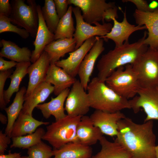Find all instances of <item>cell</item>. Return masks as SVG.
<instances>
[{
    "instance_id": "27",
    "label": "cell",
    "mask_w": 158,
    "mask_h": 158,
    "mask_svg": "<svg viewBox=\"0 0 158 158\" xmlns=\"http://www.w3.org/2000/svg\"><path fill=\"white\" fill-rule=\"evenodd\" d=\"M100 151L91 158H131L130 154L123 146L114 141L111 142L103 136L99 141Z\"/></svg>"
},
{
    "instance_id": "17",
    "label": "cell",
    "mask_w": 158,
    "mask_h": 158,
    "mask_svg": "<svg viewBox=\"0 0 158 158\" xmlns=\"http://www.w3.org/2000/svg\"><path fill=\"white\" fill-rule=\"evenodd\" d=\"M50 64L47 53L44 51L40 58L28 68L29 80L24 99L28 96L33 90L45 82Z\"/></svg>"
},
{
    "instance_id": "21",
    "label": "cell",
    "mask_w": 158,
    "mask_h": 158,
    "mask_svg": "<svg viewBox=\"0 0 158 158\" xmlns=\"http://www.w3.org/2000/svg\"><path fill=\"white\" fill-rule=\"evenodd\" d=\"M70 89L67 88L55 98L51 97L49 102L37 105L36 108L40 110L44 118L48 119L51 115L58 121L66 116L64 105Z\"/></svg>"
},
{
    "instance_id": "36",
    "label": "cell",
    "mask_w": 158,
    "mask_h": 158,
    "mask_svg": "<svg viewBox=\"0 0 158 158\" xmlns=\"http://www.w3.org/2000/svg\"><path fill=\"white\" fill-rule=\"evenodd\" d=\"M54 1L57 13L60 19L68 10L69 4L68 0H54Z\"/></svg>"
},
{
    "instance_id": "24",
    "label": "cell",
    "mask_w": 158,
    "mask_h": 158,
    "mask_svg": "<svg viewBox=\"0 0 158 158\" xmlns=\"http://www.w3.org/2000/svg\"><path fill=\"white\" fill-rule=\"evenodd\" d=\"M53 151V158H91L93 152L90 146L79 142L68 143Z\"/></svg>"
},
{
    "instance_id": "11",
    "label": "cell",
    "mask_w": 158,
    "mask_h": 158,
    "mask_svg": "<svg viewBox=\"0 0 158 158\" xmlns=\"http://www.w3.org/2000/svg\"><path fill=\"white\" fill-rule=\"evenodd\" d=\"M90 108L88 94L80 81L77 80L72 85L66 99L65 110L68 115L83 116L88 112Z\"/></svg>"
},
{
    "instance_id": "23",
    "label": "cell",
    "mask_w": 158,
    "mask_h": 158,
    "mask_svg": "<svg viewBox=\"0 0 158 158\" xmlns=\"http://www.w3.org/2000/svg\"><path fill=\"white\" fill-rule=\"evenodd\" d=\"M76 44L73 38L60 39L47 45L44 51L47 54L50 64H55L66 54L75 50Z\"/></svg>"
},
{
    "instance_id": "43",
    "label": "cell",
    "mask_w": 158,
    "mask_h": 158,
    "mask_svg": "<svg viewBox=\"0 0 158 158\" xmlns=\"http://www.w3.org/2000/svg\"><path fill=\"white\" fill-rule=\"evenodd\" d=\"M150 9L152 11L158 9V2L156 1H152L148 4Z\"/></svg>"
},
{
    "instance_id": "39",
    "label": "cell",
    "mask_w": 158,
    "mask_h": 158,
    "mask_svg": "<svg viewBox=\"0 0 158 158\" xmlns=\"http://www.w3.org/2000/svg\"><path fill=\"white\" fill-rule=\"evenodd\" d=\"M10 138L5 133H3L2 130L0 131V155L4 154L8 145L11 142Z\"/></svg>"
},
{
    "instance_id": "32",
    "label": "cell",
    "mask_w": 158,
    "mask_h": 158,
    "mask_svg": "<svg viewBox=\"0 0 158 158\" xmlns=\"http://www.w3.org/2000/svg\"><path fill=\"white\" fill-rule=\"evenodd\" d=\"M41 10L43 18L48 28L54 34L60 19L57 13L54 0H45Z\"/></svg>"
},
{
    "instance_id": "28",
    "label": "cell",
    "mask_w": 158,
    "mask_h": 158,
    "mask_svg": "<svg viewBox=\"0 0 158 158\" xmlns=\"http://www.w3.org/2000/svg\"><path fill=\"white\" fill-rule=\"evenodd\" d=\"M27 91L25 86L22 87L16 93L12 103L4 110L7 114L8 122L5 133L11 138L13 125L23 107L24 96Z\"/></svg>"
},
{
    "instance_id": "38",
    "label": "cell",
    "mask_w": 158,
    "mask_h": 158,
    "mask_svg": "<svg viewBox=\"0 0 158 158\" xmlns=\"http://www.w3.org/2000/svg\"><path fill=\"white\" fill-rule=\"evenodd\" d=\"M12 10L11 4L9 0H0V15L9 17Z\"/></svg>"
},
{
    "instance_id": "34",
    "label": "cell",
    "mask_w": 158,
    "mask_h": 158,
    "mask_svg": "<svg viewBox=\"0 0 158 158\" xmlns=\"http://www.w3.org/2000/svg\"><path fill=\"white\" fill-rule=\"evenodd\" d=\"M9 17L0 15V33L5 32H12L18 35L22 38L27 39L30 35L24 29H21L11 23Z\"/></svg>"
},
{
    "instance_id": "5",
    "label": "cell",
    "mask_w": 158,
    "mask_h": 158,
    "mask_svg": "<svg viewBox=\"0 0 158 158\" xmlns=\"http://www.w3.org/2000/svg\"><path fill=\"white\" fill-rule=\"evenodd\" d=\"M109 87L118 95L128 99L137 95L141 88L137 75L132 65L117 68L106 79Z\"/></svg>"
},
{
    "instance_id": "29",
    "label": "cell",
    "mask_w": 158,
    "mask_h": 158,
    "mask_svg": "<svg viewBox=\"0 0 158 158\" xmlns=\"http://www.w3.org/2000/svg\"><path fill=\"white\" fill-rule=\"evenodd\" d=\"M31 64L30 61L17 63L15 70L9 77L11 79L9 86L4 91V97L6 104L9 102L13 94L19 90L20 83L24 77L28 74V68Z\"/></svg>"
},
{
    "instance_id": "2",
    "label": "cell",
    "mask_w": 158,
    "mask_h": 158,
    "mask_svg": "<svg viewBox=\"0 0 158 158\" xmlns=\"http://www.w3.org/2000/svg\"><path fill=\"white\" fill-rule=\"evenodd\" d=\"M147 36V32L145 31L143 37L137 42L131 44L124 42L102 55L97 66L98 78L105 82L106 78L117 68L135 64L148 47L144 43Z\"/></svg>"
},
{
    "instance_id": "37",
    "label": "cell",
    "mask_w": 158,
    "mask_h": 158,
    "mask_svg": "<svg viewBox=\"0 0 158 158\" xmlns=\"http://www.w3.org/2000/svg\"><path fill=\"white\" fill-rule=\"evenodd\" d=\"M123 2H130L134 4L137 9L143 12H152L149 8L147 1L144 0H123Z\"/></svg>"
},
{
    "instance_id": "35",
    "label": "cell",
    "mask_w": 158,
    "mask_h": 158,
    "mask_svg": "<svg viewBox=\"0 0 158 158\" xmlns=\"http://www.w3.org/2000/svg\"><path fill=\"white\" fill-rule=\"evenodd\" d=\"M13 72L11 69L0 72V108L1 110L6 108V104L4 97V87L7 78H9Z\"/></svg>"
},
{
    "instance_id": "33",
    "label": "cell",
    "mask_w": 158,
    "mask_h": 158,
    "mask_svg": "<svg viewBox=\"0 0 158 158\" xmlns=\"http://www.w3.org/2000/svg\"><path fill=\"white\" fill-rule=\"evenodd\" d=\"M28 149L30 158H51L54 155L52 148L42 141Z\"/></svg>"
},
{
    "instance_id": "18",
    "label": "cell",
    "mask_w": 158,
    "mask_h": 158,
    "mask_svg": "<svg viewBox=\"0 0 158 158\" xmlns=\"http://www.w3.org/2000/svg\"><path fill=\"white\" fill-rule=\"evenodd\" d=\"M37 10L39 24L35 40L33 43L35 49L32 51L30 62L34 63L40 57L46 47L55 40L54 34L48 28L43 18L41 6L37 5Z\"/></svg>"
},
{
    "instance_id": "3",
    "label": "cell",
    "mask_w": 158,
    "mask_h": 158,
    "mask_svg": "<svg viewBox=\"0 0 158 158\" xmlns=\"http://www.w3.org/2000/svg\"><path fill=\"white\" fill-rule=\"evenodd\" d=\"M86 90L90 107L95 110L114 113L131 109L128 99L118 95L97 77L92 79Z\"/></svg>"
},
{
    "instance_id": "14",
    "label": "cell",
    "mask_w": 158,
    "mask_h": 158,
    "mask_svg": "<svg viewBox=\"0 0 158 158\" xmlns=\"http://www.w3.org/2000/svg\"><path fill=\"white\" fill-rule=\"evenodd\" d=\"M133 16L137 25H145L148 30L145 44L151 48L158 49V9L152 12L136 9Z\"/></svg>"
},
{
    "instance_id": "42",
    "label": "cell",
    "mask_w": 158,
    "mask_h": 158,
    "mask_svg": "<svg viewBox=\"0 0 158 158\" xmlns=\"http://www.w3.org/2000/svg\"><path fill=\"white\" fill-rule=\"evenodd\" d=\"M21 157L20 153L16 152L13 153L9 152L7 154L0 155V158H20Z\"/></svg>"
},
{
    "instance_id": "46",
    "label": "cell",
    "mask_w": 158,
    "mask_h": 158,
    "mask_svg": "<svg viewBox=\"0 0 158 158\" xmlns=\"http://www.w3.org/2000/svg\"><path fill=\"white\" fill-rule=\"evenodd\" d=\"M20 158H30L28 156H23L21 157Z\"/></svg>"
},
{
    "instance_id": "19",
    "label": "cell",
    "mask_w": 158,
    "mask_h": 158,
    "mask_svg": "<svg viewBox=\"0 0 158 158\" xmlns=\"http://www.w3.org/2000/svg\"><path fill=\"white\" fill-rule=\"evenodd\" d=\"M77 80L68 74L55 64H50L45 82L54 85V93L58 96L67 88H69Z\"/></svg>"
},
{
    "instance_id": "45",
    "label": "cell",
    "mask_w": 158,
    "mask_h": 158,
    "mask_svg": "<svg viewBox=\"0 0 158 158\" xmlns=\"http://www.w3.org/2000/svg\"><path fill=\"white\" fill-rule=\"evenodd\" d=\"M155 153L156 158H158V145L156 146L155 147Z\"/></svg>"
},
{
    "instance_id": "25",
    "label": "cell",
    "mask_w": 158,
    "mask_h": 158,
    "mask_svg": "<svg viewBox=\"0 0 158 158\" xmlns=\"http://www.w3.org/2000/svg\"><path fill=\"white\" fill-rule=\"evenodd\" d=\"M49 122L37 120L32 116L23 113L21 111L15 122L12 130L11 138L23 136L34 133L42 125H47Z\"/></svg>"
},
{
    "instance_id": "44",
    "label": "cell",
    "mask_w": 158,
    "mask_h": 158,
    "mask_svg": "<svg viewBox=\"0 0 158 158\" xmlns=\"http://www.w3.org/2000/svg\"><path fill=\"white\" fill-rule=\"evenodd\" d=\"M0 121L1 123L4 124H6L8 122L7 117L1 112L0 113Z\"/></svg>"
},
{
    "instance_id": "13",
    "label": "cell",
    "mask_w": 158,
    "mask_h": 158,
    "mask_svg": "<svg viewBox=\"0 0 158 158\" xmlns=\"http://www.w3.org/2000/svg\"><path fill=\"white\" fill-rule=\"evenodd\" d=\"M97 39V36H95L87 40L78 49L69 53V56L66 59L60 60L55 64L71 76L75 77L78 75L81 63Z\"/></svg>"
},
{
    "instance_id": "12",
    "label": "cell",
    "mask_w": 158,
    "mask_h": 158,
    "mask_svg": "<svg viewBox=\"0 0 158 158\" xmlns=\"http://www.w3.org/2000/svg\"><path fill=\"white\" fill-rule=\"evenodd\" d=\"M123 13V18L122 22H118L116 19L113 18L114 25L111 31L104 36L99 37L105 41L109 39L112 40L114 42L116 47L121 46L124 42L128 43L129 37L134 32L147 29L145 25L136 26L129 23L127 19L126 9Z\"/></svg>"
},
{
    "instance_id": "16",
    "label": "cell",
    "mask_w": 158,
    "mask_h": 158,
    "mask_svg": "<svg viewBox=\"0 0 158 158\" xmlns=\"http://www.w3.org/2000/svg\"><path fill=\"white\" fill-rule=\"evenodd\" d=\"M90 117L93 124L99 128L103 134L113 137L118 134V121L126 117L121 111L109 113L95 110Z\"/></svg>"
},
{
    "instance_id": "10",
    "label": "cell",
    "mask_w": 158,
    "mask_h": 158,
    "mask_svg": "<svg viewBox=\"0 0 158 158\" xmlns=\"http://www.w3.org/2000/svg\"><path fill=\"white\" fill-rule=\"evenodd\" d=\"M69 5L73 4L79 8L85 22L95 25L102 21L106 11L116 5L114 2L107 3L105 0H68Z\"/></svg>"
},
{
    "instance_id": "9",
    "label": "cell",
    "mask_w": 158,
    "mask_h": 158,
    "mask_svg": "<svg viewBox=\"0 0 158 158\" xmlns=\"http://www.w3.org/2000/svg\"><path fill=\"white\" fill-rule=\"evenodd\" d=\"M137 95L129 100L134 113H138L142 108L146 115L144 122L158 120V87L140 88Z\"/></svg>"
},
{
    "instance_id": "22",
    "label": "cell",
    "mask_w": 158,
    "mask_h": 158,
    "mask_svg": "<svg viewBox=\"0 0 158 158\" xmlns=\"http://www.w3.org/2000/svg\"><path fill=\"white\" fill-rule=\"evenodd\" d=\"M54 87L51 84L44 82L36 87L26 98L21 111L24 113L32 116L34 109L44 102L54 92Z\"/></svg>"
},
{
    "instance_id": "15",
    "label": "cell",
    "mask_w": 158,
    "mask_h": 158,
    "mask_svg": "<svg viewBox=\"0 0 158 158\" xmlns=\"http://www.w3.org/2000/svg\"><path fill=\"white\" fill-rule=\"evenodd\" d=\"M95 43L86 54L80 66L78 75L80 82L85 90L90 81V77L93 72L96 61L104 51V40L97 36Z\"/></svg>"
},
{
    "instance_id": "7",
    "label": "cell",
    "mask_w": 158,
    "mask_h": 158,
    "mask_svg": "<svg viewBox=\"0 0 158 158\" xmlns=\"http://www.w3.org/2000/svg\"><path fill=\"white\" fill-rule=\"evenodd\" d=\"M141 88L158 87V49L149 47L132 65Z\"/></svg>"
},
{
    "instance_id": "31",
    "label": "cell",
    "mask_w": 158,
    "mask_h": 158,
    "mask_svg": "<svg viewBox=\"0 0 158 158\" xmlns=\"http://www.w3.org/2000/svg\"><path fill=\"white\" fill-rule=\"evenodd\" d=\"M46 132L42 128H37L33 133L26 135L12 138V143L11 148L28 149L42 141Z\"/></svg>"
},
{
    "instance_id": "30",
    "label": "cell",
    "mask_w": 158,
    "mask_h": 158,
    "mask_svg": "<svg viewBox=\"0 0 158 158\" xmlns=\"http://www.w3.org/2000/svg\"><path fill=\"white\" fill-rule=\"evenodd\" d=\"M73 7L71 5L69 6L66 13L60 19L54 33L55 40L73 38L75 28L74 26L73 19L72 16Z\"/></svg>"
},
{
    "instance_id": "1",
    "label": "cell",
    "mask_w": 158,
    "mask_h": 158,
    "mask_svg": "<svg viewBox=\"0 0 158 158\" xmlns=\"http://www.w3.org/2000/svg\"><path fill=\"white\" fill-rule=\"evenodd\" d=\"M118 126L114 141L125 148L131 158H156L153 120L138 124L126 117L118 121Z\"/></svg>"
},
{
    "instance_id": "6",
    "label": "cell",
    "mask_w": 158,
    "mask_h": 158,
    "mask_svg": "<svg viewBox=\"0 0 158 158\" xmlns=\"http://www.w3.org/2000/svg\"><path fill=\"white\" fill-rule=\"evenodd\" d=\"M25 1H11L12 10L9 18L12 23L23 27L31 37L35 38L39 24L37 5L35 0H27L28 4Z\"/></svg>"
},
{
    "instance_id": "26",
    "label": "cell",
    "mask_w": 158,
    "mask_h": 158,
    "mask_svg": "<svg viewBox=\"0 0 158 158\" xmlns=\"http://www.w3.org/2000/svg\"><path fill=\"white\" fill-rule=\"evenodd\" d=\"M2 46L0 51V57H6L17 63L30 61L32 52L27 47H19L15 43L2 39Z\"/></svg>"
},
{
    "instance_id": "20",
    "label": "cell",
    "mask_w": 158,
    "mask_h": 158,
    "mask_svg": "<svg viewBox=\"0 0 158 158\" xmlns=\"http://www.w3.org/2000/svg\"><path fill=\"white\" fill-rule=\"evenodd\" d=\"M76 134L79 142L89 146L96 144L104 135L93 124L90 116L86 115L81 117L77 125Z\"/></svg>"
},
{
    "instance_id": "4",
    "label": "cell",
    "mask_w": 158,
    "mask_h": 158,
    "mask_svg": "<svg viewBox=\"0 0 158 158\" xmlns=\"http://www.w3.org/2000/svg\"><path fill=\"white\" fill-rule=\"evenodd\" d=\"M82 116L67 114L47 126L42 139L48 142L54 149L71 142H79L77 134V125Z\"/></svg>"
},
{
    "instance_id": "41",
    "label": "cell",
    "mask_w": 158,
    "mask_h": 158,
    "mask_svg": "<svg viewBox=\"0 0 158 158\" xmlns=\"http://www.w3.org/2000/svg\"><path fill=\"white\" fill-rule=\"evenodd\" d=\"M17 62L5 60L2 57H0V71H5L11 69L12 68L16 67Z\"/></svg>"
},
{
    "instance_id": "8",
    "label": "cell",
    "mask_w": 158,
    "mask_h": 158,
    "mask_svg": "<svg viewBox=\"0 0 158 158\" xmlns=\"http://www.w3.org/2000/svg\"><path fill=\"white\" fill-rule=\"evenodd\" d=\"M72 9L76 23L73 35V38L76 43L75 50L79 48L87 40L93 37L104 36L109 32L112 28V24L109 22L102 24L98 23L95 26H92L85 21L79 8L73 7Z\"/></svg>"
},
{
    "instance_id": "40",
    "label": "cell",
    "mask_w": 158,
    "mask_h": 158,
    "mask_svg": "<svg viewBox=\"0 0 158 158\" xmlns=\"http://www.w3.org/2000/svg\"><path fill=\"white\" fill-rule=\"evenodd\" d=\"M118 8L115 6L109 8L105 12L104 17V21H105L109 22L112 20L113 18H118L117 13Z\"/></svg>"
}]
</instances>
